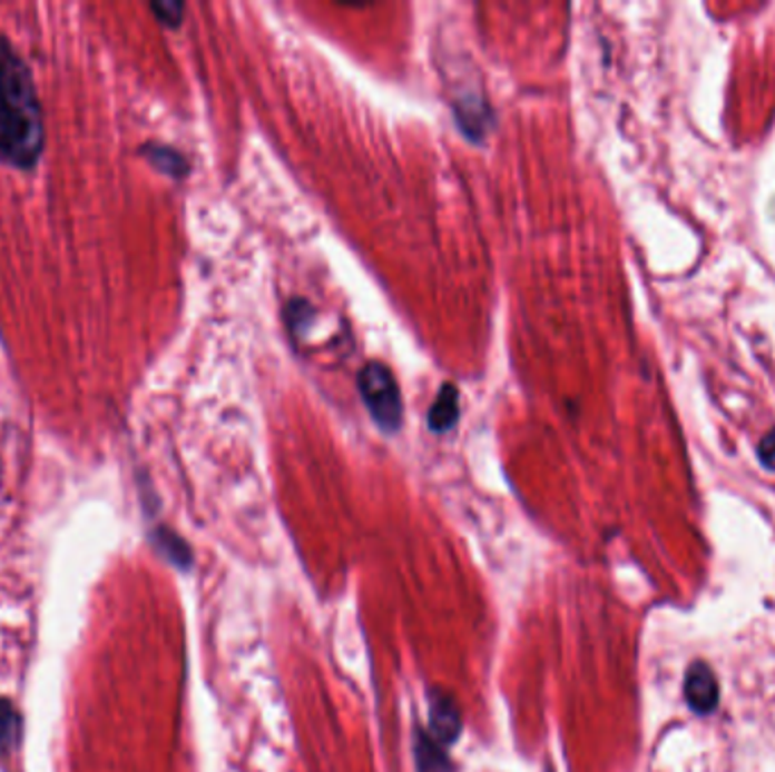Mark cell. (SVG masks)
<instances>
[{"instance_id": "obj_1", "label": "cell", "mask_w": 775, "mask_h": 772, "mask_svg": "<svg viewBox=\"0 0 775 772\" xmlns=\"http://www.w3.org/2000/svg\"><path fill=\"white\" fill-rule=\"evenodd\" d=\"M46 150V120L28 61L0 32V164L32 172Z\"/></svg>"}, {"instance_id": "obj_2", "label": "cell", "mask_w": 775, "mask_h": 772, "mask_svg": "<svg viewBox=\"0 0 775 772\" xmlns=\"http://www.w3.org/2000/svg\"><path fill=\"white\" fill-rule=\"evenodd\" d=\"M359 393H361L363 404L370 410L372 419L385 433L400 430L402 419H404V404H402L400 385H398L391 369H387L379 360L367 363L359 372Z\"/></svg>"}, {"instance_id": "obj_3", "label": "cell", "mask_w": 775, "mask_h": 772, "mask_svg": "<svg viewBox=\"0 0 775 772\" xmlns=\"http://www.w3.org/2000/svg\"><path fill=\"white\" fill-rule=\"evenodd\" d=\"M683 695H685L687 706L696 716L715 714L717 706H719V700H722V686H719V680H717V673L713 671V666L703 660L691 662L685 671Z\"/></svg>"}, {"instance_id": "obj_4", "label": "cell", "mask_w": 775, "mask_h": 772, "mask_svg": "<svg viewBox=\"0 0 775 772\" xmlns=\"http://www.w3.org/2000/svg\"><path fill=\"white\" fill-rule=\"evenodd\" d=\"M463 719L459 702L442 689L429 693V734L444 748L454 745L461 736Z\"/></svg>"}, {"instance_id": "obj_5", "label": "cell", "mask_w": 775, "mask_h": 772, "mask_svg": "<svg viewBox=\"0 0 775 772\" xmlns=\"http://www.w3.org/2000/svg\"><path fill=\"white\" fill-rule=\"evenodd\" d=\"M413 750L418 772H454V763H451L447 748L440 745L429 732L418 730Z\"/></svg>"}, {"instance_id": "obj_6", "label": "cell", "mask_w": 775, "mask_h": 772, "mask_svg": "<svg viewBox=\"0 0 775 772\" xmlns=\"http://www.w3.org/2000/svg\"><path fill=\"white\" fill-rule=\"evenodd\" d=\"M459 390L457 385H442L431 410H429V428L433 433H444L449 428H454L459 417H461V406H459Z\"/></svg>"}, {"instance_id": "obj_7", "label": "cell", "mask_w": 775, "mask_h": 772, "mask_svg": "<svg viewBox=\"0 0 775 772\" xmlns=\"http://www.w3.org/2000/svg\"><path fill=\"white\" fill-rule=\"evenodd\" d=\"M139 155L155 168L159 170L161 175L166 177H173V179H182L188 175V161L186 157L173 148V146H166V143H144Z\"/></svg>"}, {"instance_id": "obj_8", "label": "cell", "mask_w": 775, "mask_h": 772, "mask_svg": "<svg viewBox=\"0 0 775 772\" xmlns=\"http://www.w3.org/2000/svg\"><path fill=\"white\" fill-rule=\"evenodd\" d=\"M155 548L170 562L175 564L177 568H188L193 564V553H190V546L170 528L166 526H159L153 531L150 535Z\"/></svg>"}, {"instance_id": "obj_9", "label": "cell", "mask_w": 775, "mask_h": 772, "mask_svg": "<svg viewBox=\"0 0 775 772\" xmlns=\"http://www.w3.org/2000/svg\"><path fill=\"white\" fill-rule=\"evenodd\" d=\"M21 734V716L14 710V704L6 697H0V752H10L19 743Z\"/></svg>"}, {"instance_id": "obj_10", "label": "cell", "mask_w": 775, "mask_h": 772, "mask_svg": "<svg viewBox=\"0 0 775 772\" xmlns=\"http://www.w3.org/2000/svg\"><path fill=\"white\" fill-rule=\"evenodd\" d=\"M184 10L186 6L179 0H155V3H150V12L166 28H179L184 21Z\"/></svg>"}, {"instance_id": "obj_11", "label": "cell", "mask_w": 775, "mask_h": 772, "mask_svg": "<svg viewBox=\"0 0 775 772\" xmlns=\"http://www.w3.org/2000/svg\"><path fill=\"white\" fill-rule=\"evenodd\" d=\"M757 461L766 472H775V428H771L757 444Z\"/></svg>"}]
</instances>
